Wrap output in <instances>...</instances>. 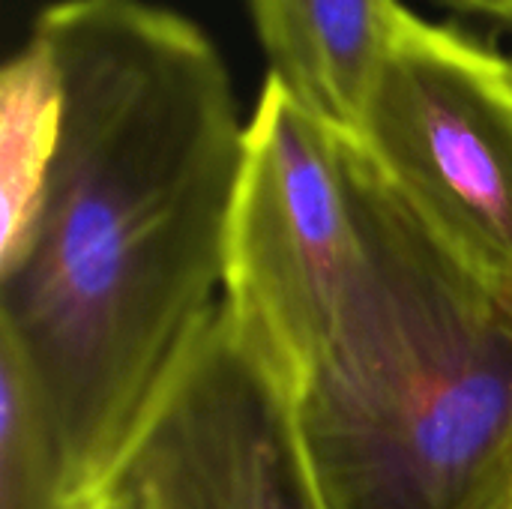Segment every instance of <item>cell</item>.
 Masks as SVG:
<instances>
[{
    "label": "cell",
    "mask_w": 512,
    "mask_h": 509,
    "mask_svg": "<svg viewBox=\"0 0 512 509\" xmlns=\"http://www.w3.org/2000/svg\"><path fill=\"white\" fill-rule=\"evenodd\" d=\"M21 48L54 138L30 243L0 267V345L90 509L222 306L246 123L210 36L165 6L57 0Z\"/></svg>",
    "instance_id": "cell-1"
},
{
    "label": "cell",
    "mask_w": 512,
    "mask_h": 509,
    "mask_svg": "<svg viewBox=\"0 0 512 509\" xmlns=\"http://www.w3.org/2000/svg\"><path fill=\"white\" fill-rule=\"evenodd\" d=\"M360 258L285 402L312 509H471L512 462V303L354 135Z\"/></svg>",
    "instance_id": "cell-2"
},
{
    "label": "cell",
    "mask_w": 512,
    "mask_h": 509,
    "mask_svg": "<svg viewBox=\"0 0 512 509\" xmlns=\"http://www.w3.org/2000/svg\"><path fill=\"white\" fill-rule=\"evenodd\" d=\"M351 141V129L309 111L273 75L246 120L222 306L282 402L327 342L357 270Z\"/></svg>",
    "instance_id": "cell-3"
},
{
    "label": "cell",
    "mask_w": 512,
    "mask_h": 509,
    "mask_svg": "<svg viewBox=\"0 0 512 509\" xmlns=\"http://www.w3.org/2000/svg\"><path fill=\"white\" fill-rule=\"evenodd\" d=\"M354 135L426 228L512 303V60L402 9Z\"/></svg>",
    "instance_id": "cell-4"
},
{
    "label": "cell",
    "mask_w": 512,
    "mask_h": 509,
    "mask_svg": "<svg viewBox=\"0 0 512 509\" xmlns=\"http://www.w3.org/2000/svg\"><path fill=\"white\" fill-rule=\"evenodd\" d=\"M120 474L147 483L165 509H312L285 402L237 342L225 306Z\"/></svg>",
    "instance_id": "cell-5"
},
{
    "label": "cell",
    "mask_w": 512,
    "mask_h": 509,
    "mask_svg": "<svg viewBox=\"0 0 512 509\" xmlns=\"http://www.w3.org/2000/svg\"><path fill=\"white\" fill-rule=\"evenodd\" d=\"M270 75L297 102L342 129H357L387 54L399 0H249Z\"/></svg>",
    "instance_id": "cell-6"
},
{
    "label": "cell",
    "mask_w": 512,
    "mask_h": 509,
    "mask_svg": "<svg viewBox=\"0 0 512 509\" xmlns=\"http://www.w3.org/2000/svg\"><path fill=\"white\" fill-rule=\"evenodd\" d=\"M0 509H81L42 396L0 345Z\"/></svg>",
    "instance_id": "cell-7"
},
{
    "label": "cell",
    "mask_w": 512,
    "mask_h": 509,
    "mask_svg": "<svg viewBox=\"0 0 512 509\" xmlns=\"http://www.w3.org/2000/svg\"><path fill=\"white\" fill-rule=\"evenodd\" d=\"M90 509H165L153 489L132 474H120Z\"/></svg>",
    "instance_id": "cell-8"
},
{
    "label": "cell",
    "mask_w": 512,
    "mask_h": 509,
    "mask_svg": "<svg viewBox=\"0 0 512 509\" xmlns=\"http://www.w3.org/2000/svg\"><path fill=\"white\" fill-rule=\"evenodd\" d=\"M438 3L447 9H456V12L480 15V18L512 27V0H438Z\"/></svg>",
    "instance_id": "cell-9"
},
{
    "label": "cell",
    "mask_w": 512,
    "mask_h": 509,
    "mask_svg": "<svg viewBox=\"0 0 512 509\" xmlns=\"http://www.w3.org/2000/svg\"><path fill=\"white\" fill-rule=\"evenodd\" d=\"M471 509H512V462L510 468L474 501Z\"/></svg>",
    "instance_id": "cell-10"
}]
</instances>
